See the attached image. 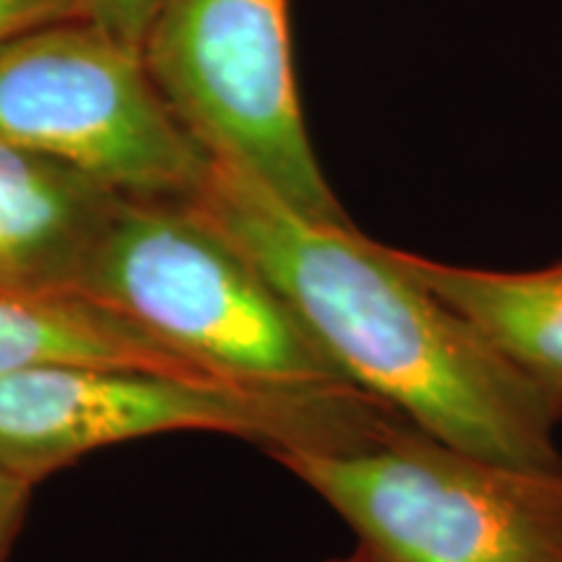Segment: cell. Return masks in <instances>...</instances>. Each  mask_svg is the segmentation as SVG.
<instances>
[{
	"label": "cell",
	"mask_w": 562,
	"mask_h": 562,
	"mask_svg": "<svg viewBox=\"0 0 562 562\" xmlns=\"http://www.w3.org/2000/svg\"><path fill=\"white\" fill-rule=\"evenodd\" d=\"M414 422L357 385H279L108 364L0 378V461L40 484L100 448L165 432L237 435L266 451L357 453Z\"/></svg>",
	"instance_id": "7a4b0ae2"
},
{
	"label": "cell",
	"mask_w": 562,
	"mask_h": 562,
	"mask_svg": "<svg viewBox=\"0 0 562 562\" xmlns=\"http://www.w3.org/2000/svg\"><path fill=\"white\" fill-rule=\"evenodd\" d=\"M393 256L562 417V261L542 271H484L396 248Z\"/></svg>",
	"instance_id": "ba28073f"
},
{
	"label": "cell",
	"mask_w": 562,
	"mask_h": 562,
	"mask_svg": "<svg viewBox=\"0 0 562 562\" xmlns=\"http://www.w3.org/2000/svg\"><path fill=\"white\" fill-rule=\"evenodd\" d=\"M378 562H562V469H526L412 425L357 453L269 451Z\"/></svg>",
	"instance_id": "277c9868"
},
{
	"label": "cell",
	"mask_w": 562,
	"mask_h": 562,
	"mask_svg": "<svg viewBox=\"0 0 562 562\" xmlns=\"http://www.w3.org/2000/svg\"><path fill=\"white\" fill-rule=\"evenodd\" d=\"M32 490L34 484L26 476L13 472L9 463L0 461V562H5L13 542H16Z\"/></svg>",
	"instance_id": "7c38bea8"
},
{
	"label": "cell",
	"mask_w": 562,
	"mask_h": 562,
	"mask_svg": "<svg viewBox=\"0 0 562 562\" xmlns=\"http://www.w3.org/2000/svg\"><path fill=\"white\" fill-rule=\"evenodd\" d=\"M161 0H91L89 21L140 50Z\"/></svg>",
	"instance_id": "8fae6325"
},
{
	"label": "cell",
	"mask_w": 562,
	"mask_h": 562,
	"mask_svg": "<svg viewBox=\"0 0 562 562\" xmlns=\"http://www.w3.org/2000/svg\"><path fill=\"white\" fill-rule=\"evenodd\" d=\"M326 562H378L372 554L364 550V547H357L355 552H349L347 558H334V560H326Z\"/></svg>",
	"instance_id": "4fadbf2b"
},
{
	"label": "cell",
	"mask_w": 562,
	"mask_h": 562,
	"mask_svg": "<svg viewBox=\"0 0 562 562\" xmlns=\"http://www.w3.org/2000/svg\"><path fill=\"white\" fill-rule=\"evenodd\" d=\"M284 297L357 389L461 451L560 472L562 417L393 248L300 214L211 159L191 199Z\"/></svg>",
	"instance_id": "6da1fadb"
},
{
	"label": "cell",
	"mask_w": 562,
	"mask_h": 562,
	"mask_svg": "<svg viewBox=\"0 0 562 562\" xmlns=\"http://www.w3.org/2000/svg\"><path fill=\"white\" fill-rule=\"evenodd\" d=\"M121 195L0 138V294H81Z\"/></svg>",
	"instance_id": "52a82bcc"
},
{
	"label": "cell",
	"mask_w": 562,
	"mask_h": 562,
	"mask_svg": "<svg viewBox=\"0 0 562 562\" xmlns=\"http://www.w3.org/2000/svg\"><path fill=\"white\" fill-rule=\"evenodd\" d=\"M140 55L211 159L311 220L355 224L302 117L290 0H161Z\"/></svg>",
	"instance_id": "5b68a950"
},
{
	"label": "cell",
	"mask_w": 562,
	"mask_h": 562,
	"mask_svg": "<svg viewBox=\"0 0 562 562\" xmlns=\"http://www.w3.org/2000/svg\"><path fill=\"white\" fill-rule=\"evenodd\" d=\"M40 364H108L216 375L83 294H0V378Z\"/></svg>",
	"instance_id": "9c48e42d"
},
{
	"label": "cell",
	"mask_w": 562,
	"mask_h": 562,
	"mask_svg": "<svg viewBox=\"0 0 562 562\" xmlns=\"http://www.w3.org/2000/svg\"><path fill=\"white\" fill-rule=\"evenodd\" d=\"M81 294L216 375L351 385L261 269L193 201L121 195Z\"/></svg>",
	"instance_id": "3957f363"
},
{
	"label": "cell",
	"mask_w": 562,
	"mask_h": 562,
	"mask_svg": "<svg viewBox=\"0 0 562 562\" xmlns=\"http://www.w3.org/2000/svg\"><path fill=\"white\" fill-rule=\"evenodd\" d=\"M0 138L128 199L191 201L211 167L140 50L89 19L0 47Z\"/></svg>",
	"instance_id": "8992f818"
},
{
	"label": "cell",
	"mask_w": 562,
	"mask_h": 562,
	"mask_svg": "<svg viewBox=\"0 0 562 562\" xmlns=\"http://www.w3.org/2000/svg\"><path fill=\"white\" fill-rule=\"evenodd\" d=\"M91 0H0V47L66 21L89 19Z\"/></svg>",
	"instance_id": "30bf717a"
}]
</instances>
